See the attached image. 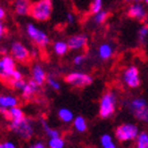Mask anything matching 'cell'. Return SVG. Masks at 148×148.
I'll return each mask as SVG.
<instances>
[{
  "instance_id": "2e32d148",
  "label": "cell",
  "mask_w": 148,
  "mask_h": 148,
  "mask_svg": "<svg viewBox=\"0 0 148 148\" xmlns=\"http://www.w3.org/2000/svg\"><path fill=\"white\" fill-rule=\"evenodd\" d=\"M18 106V99L12 95H0V108L8 110L9 108Z\"/></svg>"
},
{
  "instance_id": "5b68a950",
  "label": "cell",
  "mask_w": 148,
  "mask_h": 148,
  "mask_svg": "<svg viewBox=\"0 0 148 148\" xmlns=\"http://www.w3.org/2000/svg\"><path fill=\"white\" fill-rule=\"evenodd\" d=\"M26 33L28 37L34 42L35 45L38 47H46L49 43V34L43 31L42 29H39L35 24L28 23L26 25Z\"/></svg>"
},
{
  "instance_id": "f546056e",
  "label": "cell",
  "mask_w": 148,
  "mask_h": 148,
  "mask_svg": "<svg viewBox=\"0 0 148 148\" xmlns=\"http://www.w3.org/2000/svg\"><path fill=\"white\" fill-rule=\"evenodd\" d=\"M26 80L25 79H18V80H9V84L12 86V88L16 90H22L24 88V86H26Z\"/></svg>"
},
{
  "instance_id": "ffe728a7",
  "label": "cell",
  "mask_w": 148,
  "mask_h": 148,
  "mask_svg": "<svg viewBox=\"0 0 148 148\" xmlns=\"http://www.w3.org/2000/svg\"><path fill=\"white\" fill-rule=\"evenodd\" d=\"M72 125H73L74 130L78 133H84L88 130V123H86V118L81 115L75 116Z\"/></svg>"
},
{
  "instance_id": "7a4b0ae2",
  "label": "cell",
  "mask_w": 148,
  "mask_h": 148,
  "mask_svg": "<svg viewBox=\"0 0 148 148\" xmlns=\"http://www.w3.org/2000/svg\"><path fill=\"white\" fill-rule=\"evenodd\" d=\"M117 98L113 92H106L102 96L99 103V115L103 119L110 118L115 113Z\"/></svg>"
},
{
  "instance_id": "836d02e7",
  "label": "cell",
  "mask_w": 148,
  "mask_h": 148,
  "mask_svg": "<svg viewBox=\"0 0 148 148\" xmlns=\"http://www.w3.org/2000/svg\"><path fill=\"white\" fill-rule=\"evenodd\" d=\"M0 148H16V146L12 141H4L0 143Z\"/></svg>"
},
{
  "instance_id": "4fadbf2b",
  "label": "cell",
  "mask_w": 148,
  "mask_h": 148,
  "mask_svg": "<svg viewBox=\"0 0 148 148\" xmlns=\"http://www.w3.org/2000/svg\"><path fill=\"white\" fill-rule=\"evenodd\" d=\"M147 105H148L147 101H146L144 98H141V97L133 98V99L129 100V101L125 103L127 109L130 111L131 114H134L135 112H137V111H139L140 109L146 107Z\"/></svg>"
},
{
  "instance_id": "74e56055",
  "label": "cell",
  "mask_w": 148,
  "mask_h": 148,
  "mask_svg": "<svg viewBox=\"0 0 148 148\" xmlns=\"http://www.w3.org/2000/svg\"><path fill=\"white\" fill-rule=\"evenodd\" d=\"M4 33H5V27H4V25H3L2 21H0V40L2 39Z\"/></svg>"
},
{
  "instance_id": "60d3db41",
  "label": "cell",
  "mask_w": 148,
  "mask_h": 148,
  "mask_svg": "<svg viewBox=\"0 0 148 148\" xmlns=\"http://www.w3.org/2000/svg\"><path fill=\"white\" fill-rule=\"evenodd\" d=\"M125 2H130V1H132V0H123Z\"/></svg>"
},
{
  "instance_id": "8992f818",
  "label": "cell",
  "mask_w": 148,
  "mask_h": 148,
  "mask_svg": "<svg viewBox=\"0 0 148 148\" xmlns=\"http://www.w3.org/2000/svg\"><path fill=\"white\" fill-rule=\"evenodd\" d=\"M65 81L70 84V86H74V88H84V86H90L94 81L92 75L86 73H83V72H79V71H74L71 73L67 74L65 76Z\"/></svg>"
},
{
  "instance_id": "d590c367",
  "label": "cell",
  "mask_w": 148,
  "mask_h": 148,
  "mask_svg": "<svg viewBox=\"0 0 148 148\" xmlns=\"http://www.w3.org/2000/svg\"><path fill=\"white\" fill-rule=\"evenodd\" d=\"M28 148H46L45 144L43 143V142H36V143H34L33 145H31L30 147Z\"/></svg>"
},
{
  "instance_id": "9c48e42d",
  "label": "cell",
  "mask_w": 148,
  "mask_h": 148,
  "mask_svg": "<svg viewBox=\"0 0 148 148\" xmlns=\"http://www.w3.org/2000/svg\"><path fill=\"white\" fill-rule=\"evenodd\" d=\"M123 81L130 88H137L140 86V73L136 66H130L123 71Z\"/></svg>"
},
{
  "instance_id": "b9f144b4",
  "label": "cell",
  "mask_w": 148,
  "mask_h": 148,
  "mask_svg": "<svg viewBox=\"0 0 148 148\" xmlns=\"http://www.w3.org/2000/svg\"><path fill=\"white\" fill-rule=\"evenodd\" d=\"M144 1H145V3H146V4H148V0H144Z\"/></svg>"
},
{
  "instance_id": "30bf717a",
  "label": "cell",
  "mask_w": 148,
  "mask_h": 148,
  "mask_svg": "<svg viewBox=\"0 0 148 148\" xmlns=\"http://www.w3.org/2000/svg\"><path fill=\"white\" fill-rule=\"evenodd\" d=\"M68 45L72 51H80L83 49L88 44V37L83 34H76L71 36L68 39Z\"/></svg>"
},
{
  "instance_id": "d4e9b609",
  "label": "cell",
  "mask_w": 148,
  "mask_h": 148,
  "mask_svg": "<svg viewBox=\"0 0 148 148\" xmlns=\"http://www.w3.org/2000/svg\"><path fill=\"white\" fill-rule=\"evenodd\" d=\"M137 120L141 121L144 123H148V105L144 108L140 109L139 111L135 112L134 114H132Z\"/></svg>"
},
{
  "instance_id": "ab89813d",
  "label": "cell",
  "mask_w": 148,
  "mask_h": 148,
  "mask_svg": "<svg viewBox=\"0 0 148 148\" xmlns=\"http://www.w3.org/2000/svg\"><path fill=\"white\" fill-rule=\"evenodd\" d=\"M0 51L3 53V55H6V51H7V49H5V47H2V49H0Z\"/></svg>"
},
{
  "instance_id": "7c38bea8",
  "label": "cell",
  "mask_w": 148,
  "mask_h": 148,
  "mask_svg": "<svg viewBox=\"0 0 148 148\" xmlns=\"http://www.w3.org/2000/svg\"><path fill=\"white\" fill-rule=\"evenodd\" d=\"M31 75H32L33 80H34L37 84H39L40 86H41L46 81V79H47V75H46L45 70H44V68L42 67L40 64L33 65L32 70H31Z\"/></svg>"
},
{
  "instance_id": "83f0119b",
  "label": "cell",
  "mask_w": 148,
  "mask_h": 148,
  "mask_svg": "<svg viewBox=\"0 0 148 148\" xmlns=\"http://www.w3.org/2000/svg\"><path fill=\"white\" fill-rule=\"evenodd\" d=\"M108 16H109V14L107 12L101 10V12L94 14V21H95V23H97V24H103L104 22H106Z\"/></svg>"
},
{
  "instance_id": "4dcf8cb0",
  "label": "cell",
  "mask_w": 148,
  "mask_h": 148,
  "mask_svg": "<svg viewBox=\"0 0 148 148\" xmlns=\"http://www.w3.org/2000/svg\"><path fill=\"white\" fill-rule=\"evenodd\" d=\"M46 82H47L49 88H53V90H59L61 88V83L53 76H47Z\"/></svg>"
},
{
  "instance_id": "d6a6232c",
  "label": "cell",
  "mask_w": 148,
  "mask_h": 148,
  "mask_svg": "<svg viewBox=\"0 0 148 148\" xmlns=\"http://www.w3.org/2000/svg\"><path fill=\"white\" fill-rule=\"evenodd\" d=\"M18 79H23V73H22L20 70L16 69L14 73H12L10 80H18Z\"/></svg>"
},
{
  "instance_id": "f35d334b",
  "label": "cell",
  "mask_w": 148,
  "mask_h": 148,
  "mask_svg": "<svg viewBox=\"0 0 148 148\" xmlns=\"http://www.w3.org/2000/svg\"><path fill=\"white\" fill-rule=\"evenodd\" d=\"M37 55H38V53H37L36 49H32V51H31V57L35 58V57H37Z\"/></svg>"
},
{
  "instance_id": "277c9868",
  "label": "cell",
  "mask_w": 148,
  "mask_h": 148,
  "mask_svg": "<svg viewBox=\"0 0 148 148\" xmlns=\"http://www.w3.org/2000/svg\"><path fill=\"white\" fill-rule=\"evenodd\" d=\"M139 133L140 132H139V127L137 125L132 123H125L116 127L114 136L116 140L119 142H130L135 141Z\"/></svg>"
},
{
  "instance_id": "603a6c76",
  "label": "cell",
  "mask_w": 148,
  "mask_h": 148,
  "mask_svg": "<svg viewBox=\"0 0 148 148\" xmlns=\"http://www.w3.org/2000/svg\"><path fill=\"white\" fill-rule=\"evenodd\" d=\"M135 141L136 148H148V132H140Z\"/></svg>"
},
{
  "instance_id": "cb8c5ba5",
  "label": "cell",
  "mask_w": 148,
  "mask_h": 148,
  "mask_svg": "<svg viewBox=\"0 0 148 148\" xmlns=\"http://www.w3.org/2000/svg\"><path fill=\"white\" fill-rule=\"evenodd\" d=\"M41 125H42V129H43L44 133L45 135L49 138H56V137H60L61 136V133L59 130L57 129H53V127H49V125L47 123V121L44 119L41 120Z\"/></svg>"
},
{
  "instance_id": "3957f363",
  "label": "cell",
  "mask_w": 148,
  "mask_h": 148,
  "mask_svg": "<svg viewBox=\"0 0 148 148\" xmlns=\"http://www.w3.org/2000/svg\"><path fill=\"white\" fill-rule=\"evenodd\" d=\"M9 129L16 136L24 140H29L34 134V125L29 118H21L16 120H10Z\"/></svg>"
},
{
  "instance_id": "484cf974",
  "label": "cell",
  "mask_w": 148,
  "mask_h": 148,
  "mask_svg": "<svg viewBox=\"0 0 148 148\" xmlns=\"http://www.w3.org/2000/svg\"><path fill=\"white\" fill-rule=\"evenodd\" d=\"M47 146L49 148H65L66 142L61 136L56 137V138H49Z\"/></svg>"
},
{
  "instance_id": "8fae6325",
  "label": "cell",
  "mask_w": 148,
  "mask_h": 148,
  "mask_svg": "<svg viewBox=\"0 0 148 148\" xmlns=\"http://www.w3.org/2000/svg\"><path fill=\"white\" fill-rule=\"evenodd\" d=\"M127 16L143 22L147 18V14H146L143 5H141L140 3H135V4L131 5L127 9Z\"/></svg>"
},
{
  "instance_id": "9a60e30c",
  "label": "cell",
  "mask_w": 148,
  "mask_h": 148,
  "mask_svg": "<svg viewBox=\"0 0 148 148\" xmlns=\"http://www.w3.org/2000/svg\"><path fill=\"white\" fill-rule=\"evenodd\" d=\"M32 2L31 0H16L14 2V12L18 16H28L30 14Z\"/></svg>"
},
{
  "instance_id": "44dd1931",
  "label": "cell",
  "mask_w": 148,
  "mask_h": 148,
  "mask_svg": "<svg viewBox=\"0 0 148 148\" xmlns=\"http://www.w3.org/2000/svg\"><path fill=\"white\" fill-rule=\"evenodd\" d=\"M100 145L102 148H117L112 136L109 134H103L100 138Z\"/></svg>"
},
{
  "instance_id": "6da1fadb",
  "label": "cell",
  "mask_w": 148,
  "mask_h": 148,
  "mask_svg": "<svg viewBox=\"0 0 148 148\" xmlns=\"http://www.w3.org/2000/svg\"><path fill=\"white\" fill-rule=\"evenodd\" d=\"M53 12V0H37L32 3L29 16L35 21H49Z\"/></svg>"
},
{
  "instance_id": "7bdbcfd3",
  "label": "cell",
  "mask_w": 148,
  "mask_h": 148,
  "mask_svg": "<svg viewBox=\"0 0 148 148\" xmlns=\"http://www.w3.org/2000/svg\"><path fill=\"white\" fill-rule=\"evenodd\" d=\"M135 1H137V2H138V1H140V0H135Z\"/></svg>"
},
{
  "instance_id": "7402d4cb",
  "label": "cell",
  "mask_w": 148,
  "mask_h": 148,
  "mask_svg": "<svg viewBox=\"0 0 148 148\" xmlns=\"http://www.w3.org/2000/svg\"><path fill=\"white\" fill-rule=\"evenodd\" d=\"M6 116H8V118H10V120H16V119L24 118L25 117V114H24V111L20 107L14 106L7 110Z\"/></svg>"
},
{
  "instance_id": "5bb4252c",
  "label": "cell",
  "mask_w": 148,
  "mask_h": 148,
  "mask_svg": "<svg viewBox=\"0 0 148 148\" xmlns=\"http://www.w3.org/2000/svg\"><path fill=\"white\" fill-rule=\"evenodd\" d=\"M39 88H40L39 84H37V83L35 82V81L33 80L32 78H31L30 80L26 83V86H24L23 90H21L23 99L24 100H27V101H28V100H31L33 97H34L35 94L38 92Z\"/></svg>"
},
{
  "instance_id": "1f68e13d",
  "label": "cell",
  "mask_w": 148,
  "mask_h": 148,
  "mask_svg": "<svg viewBox=\"0 0 148 148\" xmlns=\"http://www.w3.org/2000/svg\"><path fill=\"white\" fill-rule=\"evenodd\" d=\"M84 61H86V57L80 53V55H76L73 58V64L78 67V66H81L84 63Z\"/></svg>"
},
{
  "instance_id": "d6986e66",
  "label": "cell",
  "mask_w": 148,
  "mask_h": 148,
  "mask_svg": "<svg viewBox=\"0 0 148 148\" xmlns=\"http://www.w3.org/2000/svg\"><path fill=\"white\" fill-rule=\"evenodd\" d=\"M69 45H68L67 41H64V40H58L53 44V53L57 56H65L69 51Z\"/></svg>"
},
{
  "instance_id": "f1b7e54d",
  "label": "cell",
  "mask_w": 148,
  "mask_h": 148,
  "mask_svg": "<svg viewBox=\"0 0 148 148\" xmlns=\"http://www.w3.org/2000/svg\"><path fill=\"white\" fill-rule=\"evenodd\" d=\"M148 36V25H143L138 31V38L141 43H144Z\"/></svg>"
},
{
  "instance_id": "e0dca14e",
  "label": "cell",
  "mask_w": 148,
  "mask_h": 148,
  "mask_svg": "<svg viewBox=\"0 0 148 148\" xmlns=\"http://www.w3.org/2000/svg\"><path fill=\"white\" fill-rule=\"evenodd\" d=\"M58 114V118L62 121L63 123H72L74 119V113L71 109L67 108V107H62L58 110L57 112Z\"/></svg>"
},
{
  "instance_id": "4316f807",
  "label": "cell",
  "mask_w": 148,
  "mask_h": 148,
  "mask_svg": "<svg viewBox=\"0 0 148 148\" xmlns=\"http://www.w3.org/2000/svg\"><path fill=\"white\" fill-rule=\"evenodd\" d=\"M102 7H103V0H92L90 6V14H95L97 12H101Z\"/></svg>"
},
{
  "instance_id": "52a82bcc",
  "label": "cell",
  "mask_w": 148,
  "mask_h": 148,
  "mask_svg": "<svg viewBox=\"0 0 148 148\" xmlns=\"http://www.w3.org/2000/svg\"><path fill=\"white\" fill-rule=\"evenodd\" d=\"M16 69V60L10 55H3L0 58V79L3 81H9L12 73Z\"/></svg>"
},
{
  "instance_id": "8d00e7d4",
  "label": "cell",
  "mask_w": 148,
  "mask_h": 148,
  "mask_svg": "<svg viewBox=\"0 0 148 148\" xmlns=\"http://www.w3.org/2000/svg\"><path fill=\"white\" fill-rule=\"evenodd\" d=\"M6 16V12H5V9L3 8V6L0 4V21H3Z\"/></svg>"
},
{
  "instance_id": "ac0fdd59",
  "label": "cell",
  "mask_w": 148,
  "mask_h": 148,
  "mask_svg": "<svg viewBox=\"0 0 148 148\" xmlns=\"http://www.w3.org/2000/svg\"><path fill=\"white\" fill-rule=\"evenodd\" d=\"M113 47L109 43H103L99 46L98 49V56L99 58L103 61H107L113 56Z\"/></svg>"
},
{
  "instance_id": "e575fe53",
  "label": "cell",
  "mask_w": 148,
  "mask_h": 148,
  "mask_svg": "<svg viewBox=\"0 0 148 148\" xmlns=\"http://www.w3.org/2000/svg\"><path fill=\"white\" fill-rule=\"evenodd\" d=\"M66 20H67V22L69 24H74L75 23V16H74L73 14H71V12H68L67 14H66Z\"/></svg>"
},
{
  "instance_id": "ba28073f",
  "label": "cell",
  "mask_w": 148,
  "mask_h": 148,
  "mask_svg": "<svg viewBox=\"0 0 148 148\" xmlns=\"http://www.w3.org/2000/svg\"><path fill=\"white\" fill-rule=\"evenodd\" d=\"M10 53L12 58L20 63L28 62L31 57V51L21 41H14L10 45Z\"/></svg>"
}]
</instances>
